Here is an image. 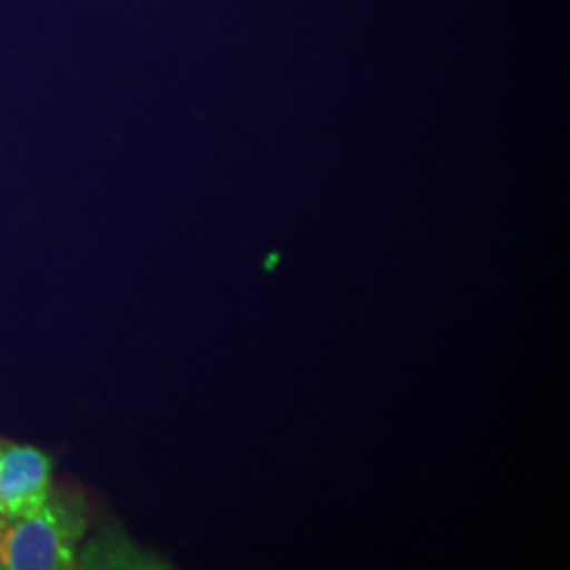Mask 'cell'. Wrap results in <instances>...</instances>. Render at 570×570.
<instances>
[{
  "mask_svg": "<svg viewBox=\"0 0 570 570\" xmlns=\"http://www.w3.org/2000/svg\"><path fill=\"white\" fill-rule=\"evenodd\" d=\"M87 530L81 494L53 487L37 508L0 518V569H77Z\"/></svg>",
  "mask_w": 570,
  "mask_h": 570,
  "instance_id": "1",
  "label": "cell"
},
{
  "mask_svg": "<svg viewBox=\"0 0 570 570\" xmlns=\"http://www.w3.org/2000/svg\"><path fill=\"white\" fill-rule=\"evenodd\" d=\"M51 489V456L0 435V518H13L37 508Z\"/></svg>",
  "mask_w": 570,
  "mask_h": 570,
  "instance_id": "2",
  "label": "cell"
}]
</instances>
